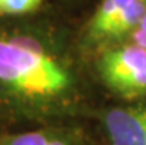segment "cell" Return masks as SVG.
<instances>
[{
	"label": "cell",
	"mask_w": 146,
	"mask_h": 145,
	"mask_svg": "<svg viewBox=\"0 0 146 145\" xmlns=\"http://www.w3.org/2000/svg\"><path fill=\"white\" fill-rule=\"evenodd\" d=\"M71 88V74L37 40L0 36V90L13 101L46 105Z\"/></svg>",
	"instance_id": "cell-1"
},
{
	"label": "cell",
	"mask_w": 146,
	"mask_h": 145,
	"mask_svg": "<svg viewBox=\"0 0 146 145\" xmlns=\"http://www.w3.org/2000/svg\"><path fill=\"white\" fill-rule=\"evenodd\" d=\"M102 79L117 93L127 98L146 92V49L137 45L112 47L99 62Z\"/></svg>",
	"instance_id": "cell-2"
},
{
	"label": "cell",
	"mask_w": 146,
	"mask_h": 145,
	"mask_svg": "<svg viewBox=\"0 0 146 145\" xmlns=\"http://www.w3.org/2000/svg\"><path fill=\"white\" fill-rule=\"evenodd\" d=\"M111 145H146V110L112 108L104 116Z\"/></svg>",
	"instance_id": "cell-3"
},
{
	"label": "cell",
	"mask_w": 146,
	"mask_h": 145,
	"mask_svg": "<svg viewBox=\"0 0 146 145\" xmlns=\"http://www.w3.org/2000/svg\"><path fill=\"white\" fill-rule=\"evenodd\" d=\"M0 145H83V139L72 130L37 129L3 136Z\"/></svg>",
	"instance_id": "cell-4"
},
{
	"label": "cell",
	"mask_w": 146,
	"mask_h": 145,
	"mask_svg": "<svg viewBox=\"0 0 146 145\" xmlns=\"http://www.w3.org/2000/svg\"><path fill=\"white\" fill-rule=\"evenodd\" d=\"M133 0H102L98 11L94 12L89 25V33L93 39L104 40L108 37V31L118 19L119 13Z\"/></svg>",
	"instance_id": "cell-5"
},
{
	"label": "cell",
	"mask_w": 146,
	"mask_h": 145,
	"mask_svg": "<svg viewBox=\"0 0 146 145\" xmlns=\"http://www.w3.org/2000/svg\"><path fill=\"white\" fill-rule=\"evenodd\" d=\"M41 0H0V16L2 15H22L36 11Z\"/></svg>",
	"instance_id": "cell-6"
},
{
	"label": "cell",
	"mask_w": 146,
	"mask_h": 145,
	"mask_svg": "<svg viewBox=\"0 0 146 145\" xmlns=\"http://www.w3.org/2000/svg\"><path fill=\"white\" fill-rule=\"evenodd\" d=\"M133 40H134V45L146 49V15L133 31Z\"/></svg>",
	"instance_id": "cell-7"
},
{
	"label": "cell",
	"mask_w": 146,
	"mask_h": 145,
	"mask_svg": "<svg viewBox=\"0 0 146 145\" xmlns=\"http://www.w3.org/2000/svg\"><path fill=\"white\" fill-rule=\"evenodd\" d=\"M145 2H146V0H145Z\"/></svg>",
	"instance_id": "cell-8"
}]
</instances>
